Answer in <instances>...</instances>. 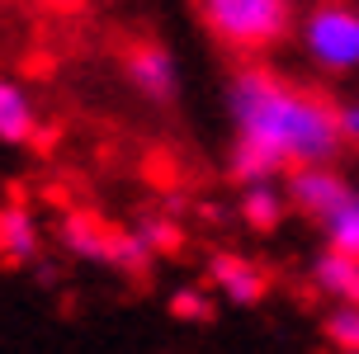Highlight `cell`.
<instances>
[{
  "label": "cell",
  "instance_id": "obj_1",
  "mask_svg": "<svg viewBox=\"0 0 359 354\" xmlns=\"http://www.w3.org/2000/svg\"><path fill=\"white\" fill-rule=\"evenodd\" d=\"M227 175L241 189L274 184L279 175L312 165H336L345 156L336 100L265 62H241L227 76Z\"/></svg>",
  "mask_w": 359,
  "mask_h": 354
},
{
  "label": "cell",
  "instance_id": "obj_2",
  "mask_svg": "<svg viewBox=\"0 0 359 354\" xmlns=\"http://www.w3.org/2000/svg\"><path fill=\"white\" fill-rule=\"evenodd\" d=\"M198 24L232 57L274 53L298 34V0H194Z\"/></svg>",
  "mask_w": 359,
  "mask_h": 354
},
{
  "label": "cell",
  "instance_id": "obj_3",
  "mask_svg": "<svg viewBox=\"0 0 359 354\" xmlns=\"http://www.w3.org/2000/svg\"><path fill=\"white\" fill-rule=\"evenodd\" d=\"M298 48L326 76L359 71V5H350V0H312L298 15Z\"/></svg>",
  "mask_w": 359,
  "mask_h": 354
},
{
  "label": "cell",
  "instance_id": "obj_4",
  "mask_svg": "<svg viewBox=\"0 0 359 354\" xmlns=\"http://www.w3.org/2000/svg\"><path fill=\"white\" fill-rule=\"evenodd\" d=\"M123 81L147 104H175L180 100V67L170 48L156 43V38H137L123 48Z\"/></svg>",
  "mask_w": 359,
  "mask_h": 354
},
{
  "label": "cell",
  "instance_id": "obj_5",
  "mask_svg": "<svg viewBox=\"0 0 359 354\" xmlns=\"http://www.w3.org/2000/svg\"><path fill=\"white\" fill-rule=\"evenodd\" d=\"M355 194V184L336 170V165H312V170H293L284 184V198L293 212H303V217H312L317 227H322L331 212L341 208L345 198Z\"/></svg>",
  "mask_w": 359,
  "mask_h": 354
},
{
  "label": "cell",
  "instance_id": "obj_6",
  "mask_svg": "<svg viewBox=\"0 0 359 354\" xmlns=\"http://www.w3.org/2000/svg\"><path fill=\"white\" fill-rule=\"evenodd\" d=\"M208 279H213V288L227 302H236V307H255V302L269 293V274L255 265V260L236 255V250H213V255H208Z\"/></svg>",
  "mask_w": 359,
  "mask_h": 354
},
{
  "label": "cell",
  "instance_id": "obj_7",
  "mask_svg": "<svg viewBox=\"0 0 359 354\" xmlns=\"http://www.w3.org/2000/svg\"><path fill=\"white\" fill-rule=\"evenodd\" d=\"M0 142L5 147H48L53 142V132L38 118L34 100L10 76H0Z\"/></svg>",
  "mask_w": 359,
  "mask_h": 354
},
{
  "label": "cell",
  "instance_id": "obj_8",
  "mask_svg": "<svg viewBox=\"0 0 359 354\" xmlns=\"http://www.w3.org/2000/svg\"><path fill=\"white\" fill-rule=\"evenodd\" d=\"M114 231H118L114 222H104L100 212H90V208H72V212H62V222H57V236H62L67 255L90 260V265H109Z\"/></svg>",
  "mask_w": 359,
  "mask_h": 354
},
{
  "label": "cell",
  "instance_id": "obj_9",
  "mask_svg": "<svg viewBox=\"0 0 359 354\" xmlns=\"http://www.w3.org/2000/svg\"><path fill=\"white\" fill-rule=\"evenodd\" d=\"M0 265L5 269L38 265V222L19 198L0 208Z\"/></svg>",
  "mask_w": 359,
  "mask_h": 354
},
{
  "label": "cell",
  "instance_id": "obj_10",
  "mask_svg": "<svg viewBox=\"0 0 359 354\" xmlns=\"http://www.w3.org/2000/svg\"><path fill=\"white\" fill-rule=\"evenodd\" d=\"M312 283L322 288L326 298H336L341 307H359V260H350V255L322 250L312 260Z\"/></svg>",
  "mask_w": 359,
  "mask_h": 354
},
{
  "label": "cell",
  "instance_id": "obj_11",
  "mask_svg": "<svg viewBox=\"0 0 359 354\" xmlns=\"http://www.w3.org/2000/svg\"><path fill=\"white\" fill-rule=\"evenodd\" d=\"M284 212H288V198L279 184H251V189H241V222L251 231L269 236L284 222Z\"/></svg>",
  "mask_w": 359,
  "mask_h": 354
},
{
  "label": "cell",
  "instance_id": "obj_12",
  "mask_svg": "<svg viewBox=\"0 0 359 354\" xmlns=\"http://www.w3.org/2000/svg\"><path fill=\"white\" fill-rule=\"evenodd\" d=\"M322 236H326V250H336V255H350L359 260V189L345 198L341 208L331 212L322 222Z\"/></svg>",
  "mask_w": 359,
  "mask_h": 354
},
{
  "label": "cell",
  "instance_id": "obj_13",
  "mask_svg": "<svg viewBox=\"0 0 359 354\" xmlns=\"http://www.w3.org/2000/svg\"><path fill=\"white\" fill-rule=\"evenodd\" d=\"M133 231L147 241L151 255H180V250H184V227H180L170 212H142Z\"/></svg>",
  "mask_w": 359,
  "mask_h": 354
},
{
  "label": "cell",
  "instance_id": "obj_14",
  "mask_svg": "<svg viewBox=\"0 0 359 354\" xmlns=\"http://www.w3.org/2000/svg\"><path fill=\"white\" fill-rule=\"evenodd\" d=\"M322 336H326V345H331V350L359 354V307H336V312H326Z\"/></svg>",
  "mask_w": 359,
  "mask_h": 354
},
{
  "label": "cell",
  "instance_id": "obj_15",
  "mask_svg": "<svg viewBox=\"0 0 359 354\" xmlns=\"http://www.w3.org/2000/svg\"><path fill=\"white\" fill-rule=\"evenodd\" d=\"M170 317L175 321H194V326H208V321L217 317L213 298L203 293V288H175L170 293Z\"/></svg>",
  "mask_w": 359,
  "mask_h": 354
},
{
  "label": "cell",
  "instance_id": "obj_16",
  "mask_svg": "<svg viewBox=\"0 0 359 354\" xmlns=\"http://www.w3.org/2000/svg\"><path fill=\"white\" fill-rule=\"evenodd\" d=\"M336 123H341L345 151H359V95H350V100H336Z\"/></svg>",
  "mask_w": 359,
  "mask_h": 354
},
{
  "label": "cell",
  "instance_id": "obj_17",
  "mask_svg": "<svg viewBox=\"0 0 359 354\" xmlns=\"http://www.w3.org/2000/svg\"><path fill=\"white\" fill-rule=\"evenodd\" d=\"M67 5H76V0H67Z\"/></svg>",
  "mask_w": 359,
  "mask_h": 354
}]
</instances>
